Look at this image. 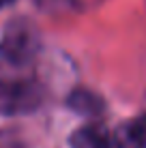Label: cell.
<instances>
[{"label":"cell","mask_w":146,"mask_h":148,"mask_svg":"<svg viewBox=\"0 0 146 148\" xmlns=\"http://www.w3.org/2000/svg\"><path fill=\"white\" fill-rule=\"evenodd\" d=\"M37 4L47 13H67V11H77L75 0H37Z\"/></svg>","instance_id":"obj_6"},{"label":"cell","mask_w":146,"mask_h":148,"mask_svg":"<svg viewBox=\"0 0 146 148\" xmlns=\"http://www.w3.org/2000/svg\"><path fill=\"white\" fill-rule=\"evenodd\" d=\"M114 135L118 148H146V114L125 122Z\"/></svg>","instance_id":"obj_4"},{"label":"cell","mask_w":146,"mask_h":148,"mask_svg":"<svg viewBox=\"0 0 146 148\" xmlns=\"http://www.w3.org/2000/svg\"><path fill=\"white\" fill-rule=\"evenodd\" d=\"M41 49V34L39 28L28 17H15L4 26L0 52L15 67L30 64L39 56Z\"/></svg>","instance_id":"obj_1"},{"label":"cell","mask_w":146,"mask_h":148,"mask_svg":"<svg viewBox=\"0 0 146 148\" xmlns=\"http://www.w3.org/2000/svg\"><path fill=\"white\" fill-rule=\"evenodd\" d=\"M41 101L43 86L37 79H0V114H28L37 110Z\"/></svg>","instance_id":"obj_2"},{"label":"cell","mask_w":146,"mask_h":148,"mask_svg":"<svg viewBox=\"0 0 146 148\" xmlns=\"http://www.w3.org/2000/svg\"><path fill=\"white\" fill-rule=\"evenodd\" d=\"M69 144L71 148H118L116 135L97 122L75 129L69 137Z\"/></svg>","instance_id":"obj_3"},{"label":"cell","mask_w":146,"mask_h":148,"mask_svg":"<svg viewBox=\"0 0 146 148\" xmlns=\"http://www.w3.org/2000/svg\"><path fill=\"white\" fill-rule=\"evenodd\" d=\"M11 2H13V0H0V9L7 7V4H11Z\"/></svg>","instance_id":"obj_8"},{"label":"cell","mask_w":146,"mask_h":148,"mask_svg":"<svg viewBox=\"0 0 146 148\" xmlns=\"http://www.w3.org/2000/svg\"><path fill=\"white\" fill-rule=\"evenodd\" d=\"M77 2V9H88V7H95L97 2H101V0H75Z\"/></svg>","instance_id":"obj_7"},{"label":"cell","mask_w":146,"mask_h":148,"mask_svg":"<svg viewBox=\"0 0 146 148\" xmlns=\"http://www.w3.org/2000/svg\"><path fill=\"white\" fill-rule=\"evenodd\" d=\"M67 105L73 112L82 114V116H99L105 110V103H103L101 97L90 92V90H86V88L71 90V95L67 97Z\"/></svg>","instance_id":"obj_5"}]
</instances>
